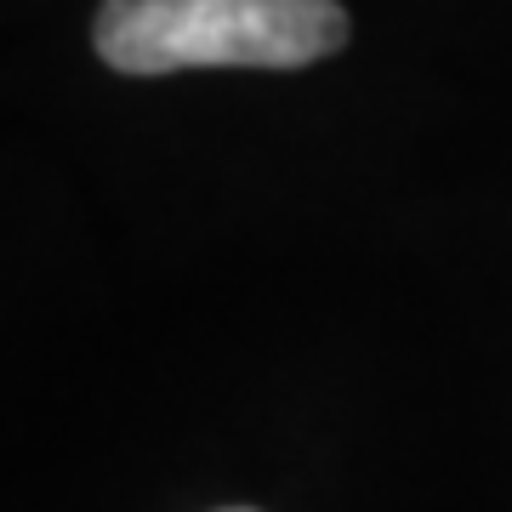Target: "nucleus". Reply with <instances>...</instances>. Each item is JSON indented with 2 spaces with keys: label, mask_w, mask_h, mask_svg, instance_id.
<instances>
[{
  "label": "nucleus",
  "mask_w": 512,
  "mask_h": 512,
  "mask_svg": "<svg viewBox=\"0 0 512 512\" xmlns=\"http://www.w3.org/2000/svg\"><path fill=\"white\" fill-rule=\"evenodd\" d=\"M348 46L336 0H103L97 57L120 74L302 69Z\"/></svg>",
  "instance_id": "f257e3e1"
},
{
  "label": "nucleus",
  "mask_w": 512,
  "mask_h": 512,
  "mask_svg": "<svg viewBox=\"0 0 512 512\" xmlns=\"http://www.w3.org/2000/svg\"><path fill=\"white\" fill-rule=\"evenodd\" d=\"M234 512H239V507H234Z\"/></svg>",
  "instance_id": "f03ea898"
}]
</instances>
